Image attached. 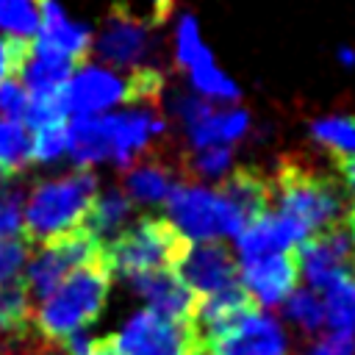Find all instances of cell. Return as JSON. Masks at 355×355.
Wrapping results in <instances>:
<instances>
[{
  "mask_svg": "<svg viewBox=\"0 0 355 355\" xmlns=\"http://www.w3.org/2000/svg\"><path fill=\"white\" fill-rule=\"evenodd\" d=\"M97 197V178L89 169L69 172L39 183L22 211V239L36 247L55 236L83 227V219Z\"/></svg>",
  "mask_w": 355,
  "mask_h": 355,
  "instance_id": "obj_4",
  "label": "cell"
},
{
  "mask_svg": "<svg viewBox=\"0 0 355 355\" xmlns=\"http://www.w3.org/2000/svg\"><path fill=\"white\" fill-rule=\"evenodd\" d=\"M200 349L202 355H286V333L275 316L255 308L202 338Z\"/></svg>",
  "mask_w": 355,
  "mask_h": 355,
  "instance_id": "obj_12",
  "label": "cell"
},
{
  "mask_svg": "<svg viewBox=\"0 0 355 355\" xmlns=\"http://www.w3.org/2000/svg\"><path fill=\"white\" fill-rule=\"evenodd\" d=\"M164 133L166 122L153 108L75 116L67 122V153L80 169L100 161H116L128 169L141 155L153 153Z\"/></svg>",
  "mask_w": 355,
  "mask_h": 355,
  "instance_id": "obj_1",
  "label": "cell"
},
{
  "mask_svg": "<svg viewBox=\"0 0 355 355\" xmlns=\"http://www.w3.org/2000/svg\"><path fill=\"white\" fill-rule=\"evenodd\" d=\"M189 241L166 216H141L108 244H103V258L111 275L128 280L155 269H175Z\"/></svg>",
  "mask_w": 355,
  "mask_h": 355,
  "instance_id": "obj_6",
  "label": "cell"
},
{
  "mask_svg": "<svg viewBox=\"0 0 355 355\" xmlns=\"http://www.w3.org/2000/svg\"><path fill=\"white\" fill-rule=\"evenodd\" d=\"M31 42H33V39L0 36V83L19 75L25 58L31 55Z\"/></svg>",
  "mask_w": 355,
  "mask_h": 355,
  "instance_id": "obj_34",
  "label": "cell"
},
{
  "mask_svg": "<svg viewBox=\"0 0 355 355\" xmlns=\"http://www.w3.org/2000/svg\"><path fill=\"white\" fill-rule=\"evenodd\" d=\"M28 108V92L17 78H8L0 83V114L3 119H14L19 122L25 116Z\"/></svg>",
  "mask_w": 355,
  "mask_h": 355,
  "instance_id": "obj_35",
  "label": "cell"
},
{
  "mask_svg": "<svg viewBox=\"0 0 355 355\" xmlns=\"http://www.w3.org/2000/svg\"><path fill=\"white\" fill-rule=\"evenodd\" d=\"M111 269L100 255L92 263L69 272L33 311V330L44 341H64L67 336L89 327L105 308L111 288Z\"/></svg>",
  "mask_w": 355,
  "mask_h": 355,
  "instance_id": "obj_3",
  "label": "cell"
},
{
  "mask_svg": "<svg viewBox=\"0 0 355 355\" xmlns=\"http://www.w3.org/2000/svg\"><path fill=\"white\" fill-rule=\"evenodd\" d=\"M250 133V114L244 108H211L200 122H194L186 136L191 150L200 147H233Z\"/></svg>",
  "mask_w": 355,
  "mask_h": 355,
  "instance_id": "obj_19",
  "label": "cell"
},
{
  "mask_svg": "<svg viewBox=\"0 0 355 355\" xmlns=\"http://www.w3.org/2000/svg\"><path fill=\"white\" fill-rule=\"evenodd\" d=\"M283 311L286 316L302 327L305 333H316L324 324V308H322V297L313 288H294L286 300H283Z\"/></svg>",
  "mask_w": 355,
  "mask_h": 355,
  "instance_id": "obj_29",
  "label": "cell"
},
{
  "mask_svg": "<svg viewBox=\"0 0 355 355\" xmlns=\"http://www.w3.org/2000/svg\"><path fill=\"white\" fill-rule=\"evenodd\" d=\"M100 255H103V244L86 227H78L72 233H64V236L44 241L39 247V252L31 255V261L22 272V283H25L28 297L44 300L69 272H75L83 263L97 261Z\"/></svg>",
  "mask_w": 355,
  "mask_h": 355,
  "instance_id": "obj_8",
  "label": "cell"
},
{
  "mask_svg": "<svg viewBox=\"0 0 355 355\" xmlns=\"http://www.w3.org/2000/svg\"><path fill=\"white\" fill-rule=\"evenodd\" d=\"M227 205L241 219V227L272 208V178L252 166H233L216 186Z\"/></svg>",
  "mask_w": 355,
  "mask_h": 355,
  "instance_id": "obj_18",
  "label": "cell"
},
{
  "mask_svg": "<svg viewBox=\"0 0 355 355\" xmlns=\"http://www.w3.org/2000/svg\"><path fill=\"white\" fill-rule=\"evenodd\" d=\"M31 161V130L22 122L0 119V172L17 178Z\"/></svg>",
  "mask_w": 355,
  "mask_h": 355,
  "instance_id": "obj_25",
  "label": "cell"
},
{
  "mask_svg": "<svg viewBox=\"0 0 355 355\" xmlns=\"http://www.w3.org/2000/svg\"><path fill=\"white\" fill-rule=\"evenodd\" d=\"M336 169H338V178H341L344 191H347V194L355 200V155L336 158Z\"/></svg>",
  "mask_w": 355,
  "mask_h": 355,
  "instance_id": "obj_37",
  "label": "cell"
},
{
  "mask_svg": "<svg viewBox=\"0 0 355 355\" xmlns=\"http://www.w3.org/2000/svg\"><path fill=\"white\" fill-rule=\"evenodd\" d=\"M186 169L200 180H222L233 169V147H200L186 161Z\"/></svg>",
  "mask_w": 355,
  "mask_h": 355,
  "instance_id": "obj_30",
  "label": "cell"
},
{
  "mask_svg": "<svg viewBox=\"0 0 355 355\" xmlns=\"http://www.w3.org/2000/svg\"><path fill=\"white\" fill-rule=\"evenodd\" d=\"M178 169L164 161L161 155L155 153H147L141 155L139 161H133L128 169H125V178H122V191L128 194V200L136 205H166L169 194L178 189Z\"/></svg>",
  "mask_w": 355,
  "mask_h": 355,
  "instance_id": "obj_17",
  "label": "cell"
},
{
  "mask_svg": "<svg viewBox=\"0 0 355 355\" xmlns=\"http://www.w3.org/2000/svg\"><path fill=\"white\" fill-rule=\"evenodd\" d=\"M189 83H191V92L200 94L202 100L208 103H236L239 100V86L233 78H227L222 69H216V64H205V67H197V69H189Z\"/></svg>",
  "mask_w": 355,
  "mask_h": 355,
  "instance_id": "obj_27",
  "label": "cell"
},
{
  "mask_svg": "<svg viewBox=\"0 0 355 355\" xmlns=\"http://www.w3.org/2000/svg\"><path fill=\"white\" fill-rule=\"evenodd\" d=\"M42 0H0V31L17 39H33L39 31Z\"/></svg>",
  "mask_w": 355,
  "mask_h": 355,
  "instance_id": "obj_28",
  "label": "cell"
},
{
  "mask_svg": "<svg viewBox=\"0 0 355 355\" xmlns=\"http://www.w3.org/2000/svg\"><path fill=\"white\" fill-rule=\"evenodd\" d=\"M130 288L147 300V308L178 319V322H194V311H197V297L191 294V288L178 277L175 269H155V272H144L136 277H128Z\"/></svg>",
  "mask_w": 355,
  "mask_h": 355,
  "instance_id": "obj_16",
  "label": "cell"
},
{
  "mask_svg": "<svg viewBox=\"0 0 355 355\" xmlns=\"http://www.w3.org/2000/svg\"><path fill=\"white\" fill-rule=\"evenodd\" d=\"M349 277H352V283H355V263H352V269H349Z\"/></svg>",
  "mask_w": 355,
  "mask_h": 355,
  "instance_id": "obj_41",
  "label": "cell"
},
{
  "mask_svg": "<svg viewBox=\"0 0 355 355\" xmlns=\"http://www.w3.org/2000/svg\"><path fill=\"white\" fill-rule=\"evenodd\" d=\"M175 61L189 72L197 67H205L214 61L211 50L202 42L200 25L191 14H180L178 17V28H175Z\"/></svg>",
  "mask_w": 355,
  "mask_h": 355,
  "instance_id": "obj_26",
  "label": "cell"
},
{
  "mask_svg": "<svg viewBox=\"0 0 355 355\" xmlns=\"http://www.w3.org/2000/svg\"><path fill=\"white\" fill-rule=\"evenodd\" d=\"M239 280L258 308L283 305V300L297 288L300 280L297 252L283 250V252H266L258 258L239 261Z\"/></svg>",
  "mask_w": 355,
  "mask_h": 355,
  "instance_id": "obj_14",
  "label": "cell"
},
{
  "mask_svg": "<svg viewBox=\"0 0 355 355\" xmlns=\"http://www.w3.org/2000/svg\"><path fill=\"white\" fill-rule=\"evenodd\" d=\"M344 225H347V230H349V236H352V241H355V200H352V205H349V211H347Z\"/></svg>",
  "mask_w": 355,
  "mask_h": 355,
  "instance_id": "obj_40",
  "label": "cell"
},
{
  "mask_svg": "<svg viewBox=\"0 0 355 355\" xmlns=\"http://www.w3.org/2000/svg\"><path fill=\"white\" fill-rule=\"evenodd\" d=\"M272 178V208L294 222L305 236L344 225L352 197L344 186L297 158L280 161Z\"/></svg>",
  "mask_w": 355,
  "mask_h": 355,
  "instance_id": "obj_2",
  "label": "cell"
},
{
  "mask_svg": "<svg viewBox=\"0 0 355 355\" xmlns=\"http://www.w3.org/2000/svg\"><path fill=\"white\" fill-rule=\"evenodd\" d=\"M322 308H324V324H330L333 333L355 336V283L349 275L333 280L322 291Z\"/></svg>",
  "mask_w": 355,
  "mask_h": 355,
  "instance_id": "obj_23",
  "label": "cell"
},
{
  "mask_svg": "<svg viewBox=\"0 0 355 355\" xmlns=\"http://www.w3.org/2000/svg\"><path fill=\"white\" fill-rule=\"evenodd\" d=\"M33 333V308L22 277L0 286V352L14 347L17 341L31 338Z\"/></svg>",
  "mask_w": 355,
  "mask_h": 355,
  "instance_id": "obj_20",
  "label": "cell"
},
{
  "mask_svg": "<svg viewBox=\"0 0 355 355\" xmlns=\"http://www.w3.org/2000/svg\"><path fill=\"white\" fill-rule=\"evenodd\" d=\"M153 3V28L155 25H161V22H166L169 17H172V8H175V0H150Z\"/></svg>",
  "mask_w": 355,
  "mask_h": 355,
  "instance_id": "obj_38",
  "label": "cell"
},
{
  "mask_svg": "<svg viewBox=\"0 0 355 355\" xmlns=\"http://www.w3.org/2000/svg\"><path fill=\"white\" fill-rule=\"evenodd\" d=\"M164 92V72L155 67L141 69H105V67H78L67 86L61 89L64 111L75 116H94L114 105L155 103Z\"/></svg>",
  "mask_w": 355,
  "mask_h": 355,
  "instance_id": "obj_5",
  "label": "cell"
},
{
  "mask_svg": "<svg viewBox=\"0 0 355 355\" xmlns=\"http://www.w3.org/2000/svg\"><path fill=\"white\" fill-rule=\"evenodd\" d=\"M197 355H202V349H200V352H197Z\"/></svg>",
  "mask_w": 355,
  "mask_h": 355,
  "instance_id": "obj_42",
  "label": "cell"
},
{
  "mask_svg": "<svg viewBox=\"0 0 355 355\" xmlns=\"http://www.w3.org/2000/svg\"><path fill=\"white\" fill-rule=\"evenodd\" d=\"M308 355H355V336L352 333H324L313 341Z\"/></svg>",
  "mask_w": 355,
  "mask_h": 355,
  "instance_id": "obj_36",
  "label": "cell"
},
{
  "mask_svg": "<svg viewBox=\"0 0 355 355\" xmlns=\"http://www.w3.org/2000/svg\"><path fill=\"white\" fill-rule=\"evenodd\" d=\"M294 252H297L300 275L313 291H324L333 280L349 275L355 263V241L347 225H336V227L308 236Z\"/></svg>",
  "mask_w": 355,
  "mask_h": 355,
  "instance_id": "obj_11",
  "label": "cell"
},
{
  "mask_svg": "<svg viewBox=\"0 0 355 355\" xmlns=\"http://www.w3.org/2000/svg\"><path fill=\"white\" fill-rule=\"evenodd\" d=\"M31 252H33V247L22 236L0 241V286H8L22 277V272L31 261Z\"/></svg>",
  "mask_w": 355,
  "mask_h": 355,
  "instance_id": "obj_31",
  "label": "cell"
},
{
  "mask_svg": "<svg viewBox=\"0 0 355 355\" xmlns=\"http://www.w3.org/2000/svg\"><path fill=\"white\" fill-rule=\"evenodd\" d=\"M169 222L189 241H219L225 236H236L241 230V219L227 205V200L205 183L180 180L178 189L166 200Z\"/></svg>",
  "mask_w": 355,
  "mask_h": 355,
  "instance_id": "obj_7",
  "label": "cell"
},
{
  "mask_svg": "<svg viewBox=\"0 0 355 355\" xmlns=\"http://www.w3.org/2000/svg\"><path fill=\"white\" fill-rule=\"evenodd\" d=\"M72 72H75V64H69L67 58L47 55L31 47V55L25 58L17 80L25 86L31 97H44V94H61Z\"/></svg>",
  "mask_w": 355,
  "mask_h": 355,
  "instance_id": "obj_21",
  "label": "cell"
},
{
  "mask_svg": "<svg viewBox=\"0 0 355 355\" xmlns=\"http://www.w3.org/2000/svg\"><path fill=\"white\" fill-rule=\"evenodd\" d=\"M130 214H133V202L128 200V194L122 189H111V191L94 197L89 214L83 219V227L100 244H108L114 236H119L128 227Z\"/></svg>",
  "mask_w": 355,
  "mask_h": 355,
  "instance_id": "obj_22",
  "label": "cell"
},
{
  "mask_svg": "<svg viewBox=\"0 0 355 355\" xmlns=\"http://www.w3.org/2000/svg\"><path fill=\"white\" fill-rule=\"evenodd\" d=\"M338 61H341L344 67H355V53H352L349 47H341V50H338Z\"/></svg>",
  "mask_w": 355,
  "mask_h": 355,
  "instance_id": "obj_39",
  "label": "cell"
},
{
  "mask_svg": "<svg viewBox=\"0 0 355 355\" xmlns=\"http://www.w3.org/2000/svg\"><path fill=\"white\" fill-rule=\"evenodd\" d=\"M153 47H155L153 25L139 19L125 3H114L103 22V31L94 42V53L105 64L128 72V69L153 67V64H147Z\"/></svg>",
  "mask_w": 355,
  "mask_h": 355,
  "instance_id": "obj_10",
  "label": "cell"
},
{
  "mask_svg": "<svg viewBox=\"0 0 355 355\" xmlns=\"http://www.w3.org/2000/svg\"><path fill=\"white\" fill-rule=\"evenodd\" d=\"M22 236V194L11 186L0 191V241Z\"/></svg>",
  "mask_w": 355,
  "mask_h": 355,
  "instance_id": "obj_33",
  "label": "cell"
},
{
  "mask_svg": "<svg viewBox=\"0 0 355 355\" xmlns=\"http://www.w3.org/2000/svg\"><path fill=\"white\" fill-rule=\"evenodd\" d=\"M67 153V122H55L33 130L31 136V161H55Z\"/></svg>",
  "mask_w": 355,
  "mask_h": 355,
  "instance_id": "obj_32",
  "label": "cell"
},
{
  "mask_svg": "<svg viewBox=\"0 0 355 355\" xmlns=\"http://www.w3.org/2000/svg\"><path fill=\"white\" fill-rule=\"evenodd\" d=\"M178 277L191 288L197 300L214 297L241 286L239 280V261L222 241H197L189 244L175 263Z\"/></svg>",
  "mask_w": 355,
  "mask_h": 355,
  "instance_id": "obj_13",
  "label": "cell"
},
{
  "mask_svg": "<svg viewBox=\"0 0 355 355\" xmlns=\"http://www.w3.org/2000/svg\"><path fill=\"white\" fill-rule=\"evenodd\" d=\"M114 338L116 355H197L200 333L194 322H178L150 308L133 313Z\"/></svg>",
  "mask_w": 355,
  "mask_h": 355,
  "instance_id": "obj_9",
  "label": "cell"
},
{
  "mask_svg": "<svg viewBox=\"0 0 355 355\" xmlns=\"http://www.w3.org/2000/svg\"><path fill=\"white\" fill-rule=\"evenodd\" d=\"M33 50L67 58L75 67H83L92 53V31L72 22L55 0H42L39 6V31L31 42Z\"/></svg>",
  "mask_w": 355,
  "mask_h": 355,
  "instance_id": "obj_15",
  "label": "cell"
},
{
  "mask_svg": "<svg viewBox=\"0 0 355 355\" xmlns=\"http://www.w3.org/2000/svg\"><path fill=\"white\" fill-rule=\"evenodd\" d=\"M311 139L333 153V158L355 155V116L330 114L311 122Z\"/></svg>",
  "mask_w": 355,
  "mask_h": 355,
  "instance_id": "obj_24",
  "label": "cell"
}]
</instances>
